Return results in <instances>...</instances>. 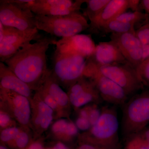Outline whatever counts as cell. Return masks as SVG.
<instances>
[{"mask_svg": "<svg viewBox=\"0 0 149 149\" xmlns=\"http://www.w3.org/2000/svg\"><path fill=\"white\" fill-rule=\"evenodd\" d=\"M0 106L19 124L30 129L31 106L30 100L24 96L0 88Z\"/></svg>", "mask_w": 149, "mask_h": 149, "instance_id": "obj_8", "label": "cell"}, {"mask_svg": "<svg viewBox=\"0 0 149 149\" xmlns=\"http://www.w3.org/2000/svg\"><path fill=\"white\" fill-rule=\"evenodd\" d=\"M56 51L63 54L80 55L89 58L95 52L96 46L91 35L78 34L57 41Z\"/></svg>", "mask_w": 149, "mask_h": 149, "instance_id": "obj_15", "label": "cell"}, {"mask_svg": "<svg viewBox=\"0 0 149 149\" xmlns=\"http://www.w3.org/2000/svg\"><path fill=\"white\" fill-rule=\"evenodd\" d=\"M75 124L79 130L84 132L88 131L92 127V125L88 119L80 116L77 118Z\"/></svg>", "mask_w": 149, "mask_h": 149, "instance_id": "obj_31", "label": "cell"}, {"mask_svg": "<svg viewBox=\"0 0 149 149\" xmlns=\"http://www.w3.org/2000/svg\"><path fill=\"white\" fill-rule=\"evenodd\" d=\"M25 4L5 3L1 0L0 22L4 26L21 31L37 28L35 23V15Z\"/></svg>", "mask_w": 149, "mask_h": 149, "instance_id": "obj_10", "label": "cell"}, {"mask_svg": "<svg viewBox=\"0 0 149 149\" xmlns=\"http://www.w3.org/2000/svg\"><path fill=\"white\" fill-rule=\"evenodd\" d=\"M88 59L98 65L129 64L116 45L111 40L99 43L93 55Z\"/></svg>", "mask_w": 149, "mask_h": 149, "instance_id": "obj_17", "label": "cell"}, {"mask_svg": "<svg viewBox=\"0 0 149 149\" xmlns=\"http://www.w3.org/2000/svg\"><path fill=\"white\" fill-rule=\"evenodd\" d=\"M78 130L75 123L68 118H59L51 126V132L54 138L64 143L72 142L79 137Z\"/></svg>", "mask_w": 149, "mask_h": 149, "instance_id": "obj_20", "label": "cell"}, {"mask_svg": "<svg viewBox=\"0 0 149 149\" xmlns=\"http://www.w3.org/2000/svg\"><path fill=\"white\" fill-rule=\"evenodd\" d=\"M143 61H144L149 58V44L146 45H143Z\"/></svg>", "mask_w": 149, "mask_h": 149, "instance_id": "obj_38", "label": "cell"}, {"mask_svg": "<svg viewBox=\"0 0 149 149\" xmlns=\"http://www.w3.org/2000/svg\"><path fill=\"white\" fill-rule=\"evenodd\" d=\"M42 37L37 28L21 31L0 22V61L4 62L21 48Z\"/></svg>", "mask_w": 149, "mask_h": 149, "instance_id": "obj_6", "label": "cell"}, {"mask_svg": "<svg viewBox=\"0 0 149 149\" xmlns=\"http://www.w3.org/2000/svg\"><path fill=\"white\" fill-rule=\"evenodd\" d=\"M136 70L139 80L143 86L149 87V58L142 62Z\"/></svg>", "mask_w": 149, "mask_h": 149, "instance_id": "obj_27", "label": "cell"}, {"mask_svg": "<svg viewBox=\"0 0 149 149\" xmlns=\"http://www.w3.org/2000/svg\"><path fill=\"white\" fill-rule=\"evenodd\" d=\"M0 149H8V147L6 145H3V144H1L0 146Z\"/></svg>", "mask_w": 149, "mask_h": 149, "instance_id": "obj_39", "label": "cell"}, {"mask_svg": "<svg viewBox=\"0 0 149 149\" xmlns=\"http://www.w3.org/2000/svg\"><path fill=\"white\" fill-rule=\"evenodd\" d=\"M30 129L21 127V130L9 148L11 149H25L31 143L32 139Z\"/></svg>", "mask_w": 149, "mask_h": 149, "instance_id": "obj_24", "label": "cell"}, {"mask_svg": "<svg viewBox=\"0 0 149 149\" xmlns=\"http://www.w3.org/2000/svg\"><path fill=\"white\" fill-rule=\"evenodd\" d=\"M119 127L116 110L104 107L98 120L90 130L79 136V142H85L110 149H118Z\"/></svg>", "mask_w": 149, "mask_h": 149, "instance_id": "obj_2", "label": "cell"}, {"mask_svg": "<svg viewBox=\"0 0 149 149\" xmlns=\"http://www.w3.org/2000/svg\"><path fill=\"white\" fill-rule=\"evenodd\" d=\"M67 94L71 105L76 110L87 105L103 101L93 81L84 76L69 87Z\"/></svg>", "mask_w": 149, "mask_h": 149, "instance_id": "obj_12", "label": "cell"}, {"mask_svg": "<svg viewBox=\"0 0 149 149\" xmlns=\"http://www.w3.org/2000/svg\"><path fill=\"white\" fill-rule=\"evenodd\" d=\"M41 86L56 101L62 109L69 115L71 105L68 95L57 82L52 74L51 70H49Z\"/></svg>", "mask_w": 149, "mask_h": 149, "instance_id": "obj_19", "label": "cell"}, {"mask_svg": "<svg viewBox=\"0 0 149 149\" xmlns=\"http://www.w3.org/2000/svg\"><path fill=\"white\" fill-rule=\"evenodd\" d=\"M139 136L149 148V128H145L143 131L138 133Z\"/></svg>", "mask_w": 149, "mask_h": 149, "instance_id": "obj_34", "label": "cell"}, {"mask_svg": "<svg viewBox=\"0 0 149 149\" xmlns=\"http://www.w3.org/2000/svg\"><path fill=\"white\" fill-rule=\"evenodd\" d=\"M45 149H52L51 148H45Z\"/></svg>", "mask_w": 149, "mask_h": 149, "instance_id": "obj_41", "label": "cell"}, {"mask_svg": "<svg viewBox=\"0 0 149 149\" xmlns=\"http://www.w3.org/2000/svg\"><path fill=\"white\" fill-rule=\"evenodd\" d=\"M85 0H32L25 5L35 15L58 16L80 12Z\"/></svg>", "mask_w": 149, "mask_h": 149, "instance_id": "obj_11", "label": "cell"}, {"mask_svg": "<svg viewBox=\"0 0 149 149\" xmlns=\"http://www.w3.org/2000/svg\"><path fill=\"white\" fill-rule=\"evenodd\" d=\"M0 88L13 91L32 100L33 90L11 70L4 63L0 61Z\"/></svg>", "mask_w": 149, "mask_h": 149, "instance_id": "obj_18", "label": "cell"}, {"mask_svg": "<svg viewBox=\"0 0 149 149\" xmlns=\"http://www.w3.org/2000/svg\"><path fill=\"white\" fill-rule=\"evenodd\" d=\"M126 145V149H149L138 134L130 137Z\"/></svg>", "mask_w": 149, "mask_h": 149, "instance_id": "obj_29", "label": "cell"}, {"mask_svg": "<svg viewBox=\"0 0 149 149\" xmlns=\"http://www.w3.org/2000/svg\"><path fill=\"white\" fill-rule=\"evenodd\" d=\"M21 127L17 126L6 128L1 130V144L9 147L21 130Z\"/></svg>", "mask_w": 149, "mask_h": 149, "instance_id": "obj_26", "label": "cell"}, {"mask_svg": "<svg viewBox=\"0 0 149 149\" xmlns=\"http://www.w3.org/2000/svg\"><path fill=\"white\" fill-rule=\"evenodd\" d=\"M35 91L38 93L45 103L54 111L55 118L59 119L65 118H68L69 115L62 109L56 101L44 90L42 86Z\"/></svg>", "mask_w": 149, "mask_h": 149, "instance_id": "obj_23", "label": "cell"}, {"mask_svg": "<svg viewBox=\"0 0 149 149\" xmlns=\"http://www.w3.org/2000/svg\"><path fill=\"white\" fill-rule=\"evenodd\" d=\"M35 23L38 30L61 38L78 35L90 27L87 18L80 12L58 16L35 15Z\"/></svg>", "mask_w": 149, "mask_h": 149, "instance_id": "obj_3", "label": "cell"}, {"mask_svg": "<svg viewBox=\"0 0 149 149\" xmlns=\"http://www.w3.org/2000/svg\"><path fill=\"white\" fill-rule=\"evenodd\" d=\"M51 148L52 149H72L65 145V143L60 141H58Z\"/></svg>", "mask_w": 149, "mask_h": 149, "instance_id": "obj_37", "label": "cell"}, {"mask_svg": "<svg viewBox=\"0 0 149 149\" xmlns=\"http://www.w3.org/2000/svg\"><path fill=\"white\" fill-rule=\"evenodd\" d=\"M52 60V74L61 87L68 90L83 76L88 59L80 55L63 54L55 50Z\"/></svg>", "mask_w": 149, "mask_h": 149, "instance_id": "obj_5", "label": "cell"}, {"mask_svg": "<svg viewBox=\"0 0 149 149\" xmlns=\"http://www.w3.org/2000/svg\"><path fill=\"white\" fill-rule=\"evenodd\" d=\"M136 33L112 34L110 38L128 63L136 69L143 61V49Z\"/></svg>", "mask_w": 149, "mask_h": 149, "instance_id": "obj_13", "label": "cell"}, {"mask_svg": "<svg viewBox=\"0 0 149 149\" xmlns=\"http://www.w3.org/2000/svg\"><path fill=\"white\" fill-rule=\"evenodd\" d=\"M30 102V129L34 133V140H35L50 126L55 118L54 113L36 91Z\"/></svg>", "mask_w": 149, "mask_h": 149, "instance_id": "obj_14", "label": "cell"}, {"mask_svg": "<svg viewBox=\"0 0 149 149\" xmlns=\"http://www.w3.org/2000/svg\"><path fill=\"white\" fill-rule=\"evenodd\" d=\"M25 149H45L43 141L40 139L33 140Z\"/></svg>", "mask_w": 149, "mask_h": 149, "instance_id": "obj_33", "label": "cell"}, {"mask_svg": "<svg viewBox=\"0 0 149 149\" xmlns=\"http://www.w3.org/2000/svg\"><path fill=\"white\" fill-rule=\"evenodd\" d=\"M87 61L100 73L120 86L128 96L134 95L143 88L139 80L136 69L129 64L98 65L87 60Z\"/></svg>", "mask_w": 149, "mask_h": 149, "instance_id": "obj_7", "label": "cell"}, {"mask_svg": "<svg viewBox=\"0 0 149 149\" xmlns=\"http://www.w3.org/2000/svg\"><path fill=\"white\" fill-rule=\"evenodd\" d=\"M17 123L6 112L0 110V129L1 130L6 128L17 126Z\"/></svg>", "mask_w": 149, "mask_h": 149, "instance_id": "obj_28", "label": "cell"}, {"mask_svg": "<svg viewBox=\"0 0 149 149\" xmlns=\"http://www.w3.org/2000/svg\"><path fill=\"white\" fill-rule=\"evenodd\" d=\"M110 0H85L87 4L83 10L84 16L87 17L90 22L93 21L101 13Z\"/></svg>", "mask_w": 149, "mask_h": 149, "instance_id": "obj_22", "label": "cell"}, {"mask_svg": "<svg viewBox=\"0 0 149 149\" xmlns=\"http://www.w3.org/2000/svg\"><path fill=\"white\" fill-rule=\"evenodd\" d=\"M124 105L121 129L123 135L129 138L149 124V91L133 96Z\"/></svg>", "mask_w": 149, "mask_h": 149, "instance_id": "obj_4", "label": "cell"}, {"mask_svg": "<svg viewBox=\"0 0 149 149\" xmlns=\"http://www.w3.org/2000/svg\"><path fill=\"white\" fill-rule=\"evenodd\" d=\"M149 17V15L143 13L141 12H125L118 17L116 19L127 23H134L136 24L140 22L146 21Z\"/></svg>", "mask_w": 149, "mask_h": 149, "instance_id": "obj_25", "label": "cell"}, {"mask_svg": "<svg viewBox=\"0 0 149 149\" xmlns=\"http://www.w3.org/2000/svg\"><path fill=\"white\" fill-rule=\"evenodd\" d=\"M136 35L143 45L149 44V24L146 23L136 31Z\"/></svg>", "mask_w": 149, "mask_h": 149, "instance_id": "obj_30", "label": "cell"}, {"mask_svg": "<svg viewBox=\"0 0 149 149\" xmlns=\"http://www.w3.org/2000/svg\"><path fill=\"white\" fill-rule=\"evenodd\" d=\"M83 76L93 81L103 101L118 105L124 104L127 101L129 96L123 89L100 73L88 61Z\"/></svg>", "mask_w": 149, "mask_h": 149, "instance_id": "obj_9", "label": "cell"}, {"mask_svg": "<svg viewBox=\"0 0 149 149\" xmlns=\"http://www.w3.org/2000/svg\"><path fill=\"white\" fill-rule=\"evenodd\" d=\"M53 37L43 36L34 43L19 50L4 63L33 91L42 85L49 72L47 64V52L55 45Z\"/></svg>", "mask_w": 149, "mask_h": 149, "instance_id": "obj_1", "label": "cell"}, {"mask_svg": "<svg viewBox=\"0 0 149 149\" xmlns=\"http://www.w3.org/2000/svg\"><path fill=\"white\" fill-rule=\"evenodd\" d=\"M140 1L139 0H128L129 8L131 9L133 12H141Z\"/></svg>", "mask_w": 149, "mask_h": 149, "instance_id": "obj_35", "label": "cell"}, {"mask_svg": "<svg viewBox=\"0 0 149 149\" xmlns=\"http://www.w3.org/2000/svg\"><path fill=\"white\" fill-rule=\"evenodd\" d=\"M134 23H127L113 19L102 27L100 34H122L127 32H136Z\"/></svg>", "mask_w": 149, "mask_h": 149, "instance_id": "obj_21", "label": "cell"}, {"mask_svg": "<svg viewBox=\"0 0 149 149\" xmlns=\"http://www.w3.org/2000/svg\"><path fill=\"white\" fill-rule=\"evenodd\" d=\"M146 22H147V23H149V18L148 19H147V21Z\"/></svg>", "mask_w": 149, "mask_h": 149, "instance_id": "obj_40", "label": "cell"}, {"mask_svg": "<svg viewBox=\"0 0 149 149\" xmlns=\"http://www.w3.org/2000/svg\"><path fill=\"white\" fill-rule=\"evenodd\" d=\"M140 8L141 10L143 9L146 14L149 15V0H142L140 1Z\"/></svg>", "mask_w": 149, "mask_h": 149, "instance_id": "obj_36", "label": "cell"}, {"mask_svg": "<svg viewBox=\"0 0 149 149\" xmlns=\"http://www.w3.org/2000/svg\"><path fill=\"white\" fill-rule=\"evenodd\" d=\"M74 149H110L104 148V147L97 146L94 144L85 143V142H79V144Z\"/></svg>", "mask_w": 149, "mask_h": 149, "instance_id": "obj_32", "label": "cell"}, {"mask_svg": "<svg viewBox=\"0 0 149 149\" xmlns=\"http://www.w3.org/2000/svg\"><path fill=\"white\" fill-rule=\"evenodd\" d=\"M128 9V0H110L101 13L90 22V27L87 30L91 34H100L104 25L115 19Z\"/></svg>", "mask_w": 149, "mask_h": 149, "instance_id": "obj_16", "label": "cell"}]
</instances>
